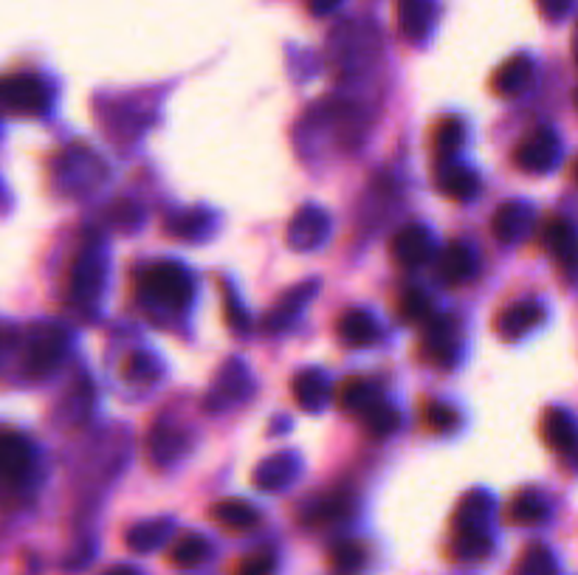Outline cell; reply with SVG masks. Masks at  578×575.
I'll use <instances>...</instances> for the list:
<instances>
[{"mask_svg":"<svg viewBox=\"0 0 578 575\" xmlns=\"http://www.w3.org/2000/svg\"><path fill=\"white\" fill-rule=\"evenodd\" d=\"M138 291L170 311H184L193 302L195 285L181 263H159L138 274Z\"/></svg>","mask_w":578,"mask_h":575,"instance_id":"obj_1","label":"cell"},{"mask_svg":"<svg viewBox=\"0 0 578 575\" xmlns=\"http://www.w3.org/2000/svg\"><path fill=\"white\" fill-rule=\"evenodd\" d=\"M331 54L339 68L356 74V71H361L367 63L376 60V54H379V37H376V32L370 26L345 23V26H339L333 32Z\"/></svg>","mask_w":578,"mask_h":575,"instance_id":"obj_2","label":"cell"},{"mask_svg":"<svg viewBox=\"0 0 578 575\" xmlns=\"http://www.w3.org/2000/svg\"><path fill=\"white\" fill-rule=\"evenodd\" d=\"M514 161L525 173H548L558 161V136L551 127H537L514 150Z\"/></svg>","mask_w":578,"mask_h":575,"instance_id":"obj_3","label":"cell"},{"mask_svg":"<svg viewBox=\"0 0 578 575\" xmlns=\"http://www.w3.org/2000/svg\"><path fill=\"white\" fill-rule=\"evenodd\" d=\"M427 359L438 367H452L460 347V322L455 316H432L427 325Z\"/></svg>","mask_w":578,"mask_h":575,"instance_id":"obj_4","label":"cell"},{"mask_svg":"<svg viewBox=\"0 0 578 575\" xmlns=\"http://www.w3.org/2000/svg\"><path fill=\"white\" fill-rule=\"evenodd\" d=\"M32 468V446L14 432H0V488L21 486Z\"/></svg>","mask_w":578,"mask_h":575,"instance_id":"obj_5","label":"cell"},{"mask_svg":"<svg viewBox=\"0 0 578 575\" xmlns=\"http://www.w3.org/2000/svg\"><path fill=\"white\" fill-rule=\"evenodd\" d=\"M0 102L9 104L12 111L40 113L49 104V90L37 77H9L0 79Z\"/></svg>","mask_w":578,"mask_h":575,"instance_id":"obj_6","label":"cell"},{"mask_svg":"<svg viewBox=\"0 0 578 575\" xmlns=\"http://www.w3.org/2000/svg\"><path fill=\"white\" fill-rule=\"evenodd\" d=\"M390 251H393V260L404 268H418L429 260L432 254V235H429L427 226L420 223H406L404 229L395 232L393 243H390Z\"/></svg>","mask_w":578,"mask_h":575,"instance_id":"obj_7","label":"cell"},{"mask_svg":"<svg viewBox=\"0 0 578 575\" xmlns=\"http://www.w3.org/2000/svg\"><path fill=\"white\" fill-rule=\"evenodd\" d=\"M328 232H331L328 212L319 207H303L288 226V243L294 246L296 251H310L322 246Z\"/></svg>","mask_w":578,"mask_h":575,"instance_id":"obj_8","label":"cell"},{"mask_svg":"<svg viewBox=\"0 0 578 575\" xmlns=\"http://www.w3.org/2000/svg\"><path fill=\"white\" fill-rule=\"evenodd\" d=\"M542 243L562 268H578V235L565 217H551L542 226Z\"/></svg>","mask_w":578,"mask_h":575,"instance_id":"obj_9","label":"cell"},{"mask_svg":"<svg viewBox=\"0 0 578 575\" xmlns=\"http://www.w3.org/2000/svg\"><path fill=\"white\" fill-rule=\"evenodd\" d=\"M542 322H544L542 302H537V299H525V302L505 308V311L494 320V327L505 341H514L522 339L525 333L533 330V327L542 325Z\"/></svg>","mask_w":578,"mask_h":575,"instance_id":"obj_10","label":"cell"},{"mask_svg":"<svg viewBox=\"0 0 578 575\" xmlns=\"http://www.w3.org/2000/svg\"><path fill=\"white\" fill-rule=\"evenodd\" d=\"M398 28L406 40H423L432 32L438 17V0H395Z\"/></svg>","mask_w":578,"mask_h":575,"instance_id":"obj_11","label":"cell"},{"mask_svg":"<svg viewBox=\"0 0 578 575\" xmlns=\"http://www.w3.org/2000/svg\"><path fill=\"white\" fill-rule=\"evenodd\" d=\"M530 79H533V63H530V57L517 54L505 60V63L496 68L494 79H491V90L503 99L519 97L530 85Z\"/></svg>","mask_w":578,"mask_h":575,"instance_id":"obj_12","label":"cell"},{"mask_svg":"<svg viewBox=\"0 0 578 575\" xmlns=\"http://www.w3.org/2000/svg\"><path fill=\"white\" fill-rule=\"evenodd\" d=\"M299 474V458L291 451H280L274 458L262 460L260 468L255 472V486L262 491H283L291 486Z\"/></svg>","mask_w":578,"mask_h":575,"instance_id":"obj_13","label":"cell"},{"mask_svg":"<svg viewBox=\"0 0 578 575\" xmlns=\"http://www.w3.org/2000/svg\"><path fill=\"white\" fill-rule=\"evenodd\" d=\"M104 265L99 254H85L71 271V297L76 302H94L102 291Z\"/></svg>","mask_w":578,"mask_h":575,"instance_id":"obj_14","label":"cell"},{"mask_svg":"<svg viewBox=\"0 0 578 575\" xmlns=\"http://www.w3.org/2000/svg\"><path fill=\"white\" fill-rule=\"evenodd\" d=\"M62 353H65V336H62V330H57V327L42 330L35 339V345H32V350H28V373H51L62 361Z\"/></svg>","mask_w":578,"mask_h":575,"instance_id":"obj_15","label":"cell"},{"mask_svg":"<svg viewBox=\"0 0 578 575\" xmlns=\"http://www.w3.org/2000/svg\"><path fill=\"white\" fill-rule=\"evenodd\" d=\"M542 437L553 451L570 454L578 446V426L570 412L548 410L542 417Z\"/></svg>","mask_w":578,"mask_h":575,"instance_id":"obj_16","label":"cell"},{"mask_svg":"<svg viewBox=\"0 0 578 575\" xmlns=\"http://www.w3.org/2000/svg\"><path fill=\"white\" fill-rule=\"evenodd\" d=\"M212 520L226 530L234 534H246L260 525V511L246 499H223L218 505H212Z\"/></svg>","mask_w":578,"mask_h":575,"instance_id":"obj_17","label":"cell"},{"mask_svg":"<svg viewBox=\"0 0 578 575\" xmlns=\"http://www.w3.org/2000/svg\"><path fill=\"white\" fill-rule=\"evenodd\" d=\"M313 293H317V283H305V285H299V288H291V291L283 293L280 302H276V305L269 311V316H266V327L274 333L288 327L291 322L299 316V311H303L310 299H313Z\"/></svg>","mask_w":578,"mask_h":575,"instance_id":"obj_18","label":"cell"},{"mask_svg":"<svg viewBox=\"0 0 578 575\" xmlns=\"http://www.w3.org/2000/svg\"><path fill=\"white\" fill-rule=\"evenodd\" d=\"M530 209L525 203H503L491 217V229L500 243H514L528 232Z\"/></svg>","mask_w":578,"mask_h":575,"instance_id":"obj_19","label":"cell"},{"mask_svg":"<svg viewBox=\"0 0 578 575\" xmlns=\"http://www.w3.org/2000/svg\"><path fill=\"white\" fill-rule=\"evenodd\" d=\"M339 339L347 347H370L379 341V325L367 311H347L339 320Z\"/></svg>","mask_w":578,"mask_h":575,"instance_id":"obj_20","label":"cell"},{"mask_svg":"<svg viewBox=\"0 0 578 575\" xmlns=\"http://www.w3.org/2000/svg\"><path fill=\"white\" fill-rule=\"evenodd\" d=\"M475 271V257L463 243H448L438 257V277L448 285H460Z\"/></svg>","mask_w":578,"mask_h":575,"instance_id":"obj_21","label":"cell"},{"mask_svg":"<svg viewBox=\"0 0 578 575\" xmlns=\"http://www.w3.org/2000/svg\"><path fill=\"white\" fill-rule=\"evenodd\" d=\"M376 401H379L376 398V387L367 378H347L336 389V407L342 412H351V415H365Z\"/></svg>","mask_w":578,"mask_h":575,"instance_id":"obj_22","label":"cell"},{"mask_svg":"<svg viewBox=\"0 0 578 575\" xmlns=\"http://www.w3.org/2000/svg\"><path fill=\"white\" fill-rule=\"evenodd\" d=\"M291 389H294L296 403H299L305 412L322 410L324 398H328V382H324V375L319 373V370H303V373L294 378Z\"/></svg>","mask_w":578,"mask_h":575,"instance_id":"obj_23","label":"cell"},{"mask_svg":"<svg viewBox=\"0 0 578 575\" xmlns=\"http://www.w3.org/2000/svg\"><path fill=\"white\" fill-rule=\"evenodd\" d=\"M184 451H186V435L179 429V426H164V423H161V426H156V429L150 432V454L159 465L173 463V460H179Z\"/></svg>","mask_w":578,"mask_h":575,"instance_id":"obj_24","label":"cell"},{"mask_svg":"<svg viewBox=\"0 0 578 575\" xmlns=\"http://www.w3.org/2000/svg\"><path fill=\"white\" fill-rule=\"evenodd\" d=\"M438 189H441L446 198H455V201H468L471 195L480 189V180L471 170L457 164L441 166V173H438Z\"/></svg>","mask_w":578,"mask_h":575,"instance_id":"obj_25","label":"cell"},{"mask_svg":"<svg viewBox=\"0 0 578 575\" xmlns=\"http://www.w3.org/2000/svg\"><path fill=\"white\" fill-rule=\"evenodd\" d=\"M246 387H248V373L241 367V364H237V361H232V364H229V367L223 370L221 382L214 384V389L209 392L207 407H209V410H218L221 403L237 401V398H241L243 392H246Z\"/></svg>","mask_w":578,"mask_h":575,"instance_id":"obj_26","label":"cell"},{"mask_svg":"<svg viewBox=\"0 0 578 575\" xmlns=\"http://www.w3.org/2000/svg\"><path fill=\"white\" fill-rule=\"evenodd\" d=\"M463 141H466V125H463V118L448 116L443 118V122H438V127H434L432 153L441 161H448L460 150Z\"/></svg>","mask_w":578,"mask_h":575,"instance_id":"obj_27","label":"cell"},{"mask_svg":"<svg viewBox=\"0 0 578 575\" xmlns=\"http://www.w3.org/2000/svg\"><path fill=\"white\" fill-rule=\"evenodd\" d=\"M209 553H212V545H209L204 536L184 534L179 541H175L173 550H170V562L181 570H193L198 567V564L207 562Z\"/></svg>","mask_w":578,"mask_h":575,"instance_id":"obj_28","label":"cell"},{"mask_svg":"<svg viewBox=\"0 0 578 575\" xmlns=\"http://www.w3.org/2000/svg\"><path fill=\"white\" fill-rule=\"evenodd\" d=\"M347 513H351V497L342 491L328 493V497L317 499L308 511V522L310 525H331V522L345 520Z\"/></svg>","mask_w":578,"mask_h":575,"instance_id":"obj_29","label":"cell"},{"mask_svg":"<svg viewBox=\"0 0 578 575\" xmlns=\"http://www.w3.org/2000/svg\"><path fill=\"white\" fill-rule=\"evenodd\" d=\"M452 550H455L457 559H466V562L482 559L491 550V539L485 534V527H460V530H455Z\"/></svg>","mask_w":578,"mask_h":575,"instance_id":"obj_30","label":"cell"},{"mask_svg":"<svg viewBox=\"0 0 578 575\" xmlns=\"http://www.w3.org/2000/svg\"><path fill=\"white\" fill-rule=\"evenodd\" d=\"M548 520V505H544V499L533 491H522L514 502H511V522H517V525H539V522Z\"/></svg>","mask_w":578,"mask_h":575,"instance_id":"obj_31","label":"cell"},{"mask_svg":"<svg viewBox=\"0 0 578 575\" xmlns=\"http://www.w3.org/2000/svg\"><path fill=\"white\" fill-rule=\"evenodd\" d=\"M489 513H491V499L485 497V493L480 491L468 493L455 513V530H460V527H485Z\"/></svg>","mask_w":578,"mask_h":575,"instance_id":"obj_32","label":"cell"},{"mask_svg":"<svg viewBox=\"0 0 578 575\" xmlns=\"http://www.w3.org/2000/svg\"><path fill=\"white\" fill-rule=\"evenodd\" d=\"M365 567V548L358 541H339L331 550V570L336 575H356Z\"/></svg>","mask_w":578,"mask_h":575,"instance_id":"obj_33","label":"cell"},{"mask_svg":"<svg viewBox=\"0 0 578 575\" xmlns=\"http://www.w3.org/2000/svg\"><path fill=\"white\" fill-rule=\"evenodd\" d=\"M361 417H365V426L372 437L393 435V432L401 426V415L393 410V407H390V403H384V401L372 403L370 410H367Z\"/></svg>","mask_w":578,"mask_h":575,"instance_id":"obj_34","label":"cell"},{"mask_svg":"<svg viewBox=\"0 0 578 575\" xmlns=\"http://www.w3.org/2000/svg\"><path fill=\"white\" fill-rule=\"evenodd\" d=\"M167 530H170V522L167 520L142 522V525H136L131 534H127V545H131L133 550H138V553H147V550H152L156 545L164 541Z\"/></svg>","mask_w":578,"mask_h":575,"instance_id":"obj_35","label":"cell"},{"mask_svg":"<svg viewBox=\"0 0 578 575\" xmlns=\"http://www.w3.org/2000/svg\"><path fill=\"white\" fill-rule=\"evenodd\" d=\"M517 575H556V559L544 545H530L519 559Z\"/></svg>","mask_w":578,"mask_h":575,"instance_id":"obj_36","label":"cell"},{"mask_svg":"<svg viewBox=\"0 0 578 575\" xmlns=\"http://www.w3.org/2000/svg\"><path fill=\"white\" fill-rule=\"evenodd\" d=\"M457 423H460V415H457V410H452L448 403H427V410H423V426H427L429 432H434V435H448V432L457 429Z\"/></svg>","mask_w":578,"mask_h":575,"instance_id":"obj_37","label":"cell"},{"mask_svg":"<svg viewBox=\"0 0 578 575\" xmlns=\"http://www.w3.org/2000/svg\"><path fill=\"white\" fill-rule=\"evenodd\" d=\"M401 320L409 322V325H420V322L432 320V299L423 291H409L401 297Z\"/></svg>","mask_w":578,"mask_h":575,"instance_id":"obj_38","label":"cell"},{"mask_svg":"<svg viewBox=\"0 0 578 575\" xmlns=\"http://www.w3.org/2000/svg\"><path fill=\"white\" fill-rule=\"evenodd\" d=\"M207 223H209L207 212H198V209H195V212H186V215L173 217L167 229H170V235L184 237V240H198V237L207 232Z\"/></svg>","mask_w":578,"mask_h":575,"instance_id":"obj_39","label":"cell"},{"mask_svg":"<svg viewBox=\"0 0 578 575\" xmlns=\"http://www.w3.org/2000/svg\"><path fill=\"white\" fill-rule=\"evenodd\" d=\"M156 370H159V364H156L147 353L131 355L127 364H124V375H127L131 382H152Z\"/></svg>","mask_w":578,"mask_h":575,"instance_id":"obj_40","label":"cell"},{"mask_svg":"<svg viewBox=\"0 0 578 575\" xmlns=\"http://www.w3.org/2000/svg\"><path fill=\"white\" fill-rule=\"evenodd\" d=\"M274 573V555L260 550V553L246 555L237 567V575H271Z\"/></svg>","mask_w":578,"mask_h":575,"instance_id":"obj_41","label":"cell"},{"mask_svg":"<svg viewBox=\"0 0 578 575\" xmlns=\"http://www.w3.org/2000/svg\"><path fill=\"white\" fill-rule=\"evenodd\" d=\"M537 3L548 21H562V17L576 7V0H537Z\"/></svg>","mask_w":578,"mask_h":575,"instance_id":"obj_42","label":"cell"},{"mask_svg":"<svg viewBox=\"0 0 578 575\" xmlns=\"http://www.w3.org/2000/svg\"><path fill=\"white\" fill-rule=\"evenodd\" d=\"M226 320H229V325L237 327V330H241V327H246V325H248V320H246V316H243V313H241V305H237V302H234L232 293H229V297H226Z\"/></svg>","mask_w":578,"mask_h":575,"instance_id":"obj_43","label":"cell"},{"mask_svg":"<svg viewBox=\"0 0 578 575\" xmlns=\"http://www.w3.org/2000/svg\"><path fill=\"white\" fill-rule=\"evenodd\" d=\"M339 7H342V0H308V9L317 14V17H324V14L336 12Z\"/></svg>","mask_w":578,"mask_h":575,"instance_id":"obj_44","label":"cell"},{"mask_svg":"<svg viewBox=\"0 0 578 575\" xmlns=\"http://www.w3.org/2000/svg\"><path fill=\"white\" fill-rule=\"evenodd\" d=\"M104 575H138V573L131 567H116V570H111V573H104Z\"/></svg>","mask_w":578,"mask_h":575,"instance_id":"obj_45","label":"cell"},{"mask_svg":"<svg viewBox=\"0 0 578 575\" xmlns=\"http://www.w3.org/2000/svg\"><path fill=\"white\" fill-rule=\"evenodd\" d=\"M573 54H576V60H578V26H576V35H573Z\"/></svg>","mask_w":578,"mask_h":575,"instance_id":"obj_46","label":"cell"},{"mask_svg":"<svg viewBox=\"0 0 578 575\" xmlns=\"http://www.w3.org/2000/svg\"><path fill=\"white\" fill-rule=\"evenodd\" d=\"M573 175H576V180H578V161H576V164H573Z\"/></svg>","mask_w":578,"mask_h":575,"instance_id":"obj_47","label":"cell"},{"mask_svg":"<svg viewBox=\"0 0 578 575\" xmlns=\"http://www.w3.org/2000/svg\"><path fill=\"white\" fill-rule=\"evenodd\" d=\"M576 102H578V93H576Z\"/></svg>","mask_w":578,"mask_h":575,"instance_id":"obj_48","label":"cell"}]
</instances>
